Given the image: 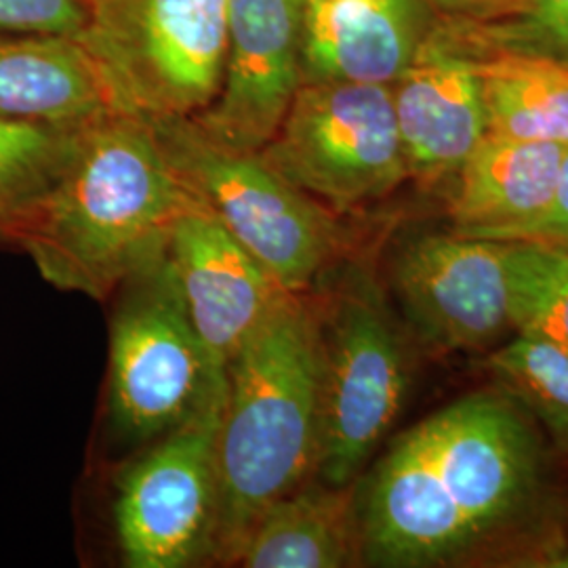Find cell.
Segmentation results:
<instances>
[{
  "mask_svg": "<svg viewBox=\"0 0 568 568\" xmlns=\"http://www.w3.org/2000/svg\"><path fill=\"white\" fill-rule=\"evenodd\" d=\"M501 241H568V148L554 201L541 215L514 227Z\"/></svg>",
  "mask_w": 568,
  "mask_h": 568,
  "instance_id": "obj_24",
  "label": "cell"
},
{
  "mask_svg": "<svg viewBox=\"0 0 568 568\" xmlns=\"http://www.w3.org/2000/svg\"><path fill=\"white\" fill-rule=\"evenodd\" d=\"M79 42L126 114L192 116L220 91L227 0H89Z\"/></svg>",
  "mask_w": 568,
  "mask_h": 568,
  "instance_id": "obj_6",
  "label": "cell"
},
{
  "mask_svg": "<svg viewBox=\"0 0 568 568\" xmlns=\"http://www.w3.org/2000/svg\"><path fill=\"white\" fill-rule=\"evenodd\" d=\"M318 440L316 302L312 291L286 293L227 366L213 560L234 565L265 509L316 478Z\"/></svg>",
  "mask_w": 568,
  "mask_h": 568,
  "instance_id": "obj_3",
  "label": "cell"
},
{
  "mask_svg": "<svg viewBox=\"0 0 568 568\" xmlns=\"http://www.w3.org/2000/svg\"><path fill=\"white\" fill-rule=\"evenodd\" d=\"M389 89L408 180L429 187L455 180L487 135L478 55L438 20Z\"/></svg>",
  "mask_w": 568,
  "mask_h": 568,
  "instance_id": "obj_13",
  "label": "cell"
},
{
  "mask_svg": "<svg viewBox=\"0 0 568 568\" xmlns=\"http://www.w3.org/2000/svg\"><path fill=\"white\" fill-rule=\"evenodd\" d=\"M304 0H227L224 77L194 122L217 142L262 152L304 84Z\"/></svg>",
  "mask_w": 568,
  "mask_h": 568,
  "instance_id": "obj_11",
  "label": "cell"
},
{
  "mask_svg": "<svg viewBox=\"0 0 568 568\" xmlns=\"http://www.w3.org/2000/svg\"><path fill=\"white\" fill-rule=\"evenodd\" d=\"M196 203L150 122L116 112L82 129L60 180L7 243L53 286L103 300L163 262L173 227Z\"/></svg>",
  "mask_w": 568,
  "mask_h": 568,
  "instance_id": "obj_2",
  "label": "cell"
},
{
  "mask_svg": "<svg viewBox=\"0 0 568 568\" xmlns=\"http://www.w3.org/2000/svg\"><path fill=\"white\" fill-rule=\"evenodd\" d=\"M356 485L328 487L314 478L284 495L248 530L236 562L246 568L358 565L363 549Z\"/></svg>",
  "mask_w": 568,
  "mask_h": 568,
  "instance_id": "obj_17",
  "label": "cell"
},
{
  "mask_svg": "<svg viewBox=\"0 0 568 568\" xmlns=\"http://www.w3.org/2000/svg\"><path fill=\"white\" fill-rule=\"evenodd\" d=\"M474 55H525L568 70V0H518L480 20H443Z\"/></svg>",
  "mask_w": 568,
  "mask_h": 568,
  "instance_id": "obj_22",
  "label": "cell"
},
{
  "mask_svg": "<svg viewBox=\"0 0 568 568\" xmlns=\"http://www.w3.org/2000/svg\"><path fill=\"white\" fill-rule=\"evenodd\" d=\"M565 152L560 143L487 133L453 180L450 227L467 236L501 241L514 227L535 220L556 196Z\"/></svg>",
  "mask_w": 568,
  "mask_h": 568,
  "instance_id": "obj_15",
  "label": "cell"
},
{
  "mask_svg": "<svg viewBox=\"0 0 568 568\" xmlns=\"http://www.w3.org/2000/svg\"><path fill=\"white\" fill-rule=\"evenodd\" d=\"M386 286L429 352L483 349L514 326L504 241L453 227L405 232L387 251Z\"/></svg>",
  "mask_w": 568,
  "mask_h": 568,
  "instance_id": "obj_10",
  "label": "cell"
},
{
  "mask_svg": "<svg viewBox=\"0 0 568 568\" xmlns=\"http://www.w3.org/2000/svg\"><path fill=\"white\" fill-rule=\"evenodd\" d=\"M445 20H480L504 11L518 0H427Z\"/></svg>",
  "mask_w": 568,
  "mask_h": 568,
  "instance_id": "obj_25",
  "label": "cell"
},
{
  "mask_svg": "<svg viewBox=\"0 0 568 568\" xmlns=\"http://www.w3.org/2000/svg\"><path fill=\"white\" fill-rule=\"evenodd\" d=\"M224 396L204 403L122 474L114 518L126 567L183 568L211 558Z\"/></svg>",
  "mask_w": 568,
  "mask_h": 568,
  "instance_id": "obj_9",
  "label": "cell"
},
{
  "mask_svg": "<svg viewBox=\"0 0 568 568\" xmlns=\"http://www.w3.org/2000/svg\"><path fill=\"white\" fill-rule=\"evenodd\" d=\"M544 445L506 392L462 396L403 432L356 485L363 562L450 567L535 516Z\"/></svg>",
  "mask_w": 568,
  "mask_h": 568,
  "instance_id": "obj_1",
  "label": "cell"
},
{
  "mask_svg": "<svg viewBox=\"0 0 568 568\" xmlns=\"http://www.w3.org/2000/svg\"><path fill=\"white\" fill-rule=\"evenodd\" d=\"M487 133L568 148V70L525 55L478 58Z\"/></svg>",
  "mask_w": 568,
  "mask_h": 568,
  "instance_id": "obj_18",
  "label": "cell"
},
{
  "mask_svg": "<svg viewBox=\"0 0 568 568\" xmlns=\"http://www.w3.org/2000/svg\"><path fill=\"white\" fill-rule=\"evenodd\" d=\"M427 0H304V82L392 84L436 26Z\"/></svg>",
  "mask_w": 568,
  "mask_h": 568,
  "instance_id": "obj_14",
  "label": "cell"
},
{
  "mask_svg": "<svg viewBox=\"0 0 568 568\" xmlns=\"http://www.w3.org/2000/svg\"><path fill=\"white\" fill-rule=\"evenodd\" d=\"M116 112L102 68L82 42L0 34V119L87 124Z\"/></svg>",
  "mask_w": 568,
  "mask_h": 568,
  "instance_id": "obj_16",
  "label": "cell"
},
{
  "mask_svg": "<svg viewBox=\"0 0 568 568\" xmlns=\"http://www.w3.org/2000/svg\"><path fill=\"white\" fill-rule=\"evenodd\" d=\"M87 124L0 119V241H9L60 180Z\"/></svg>",
  "mask_w": 568,
  "mask_h": 568,
  "instance_id": "obj_19",
  "label": "cell"
},
{
  "mask_svg": "<svg viewBox=\"0 0 568 568\" xmlns=\"http://www.w3.org/2000/svg\"><path fill=\"white\" fill-rule=\"evenodd\" d=\"M554 565H556V567H568V551L560 558V562H554Z\"/></svg>",
  "mask_w": 568,
  "mask_h": 568,
  "instance_id": "obj_26",
  "label": "cell"
},
{
  "mask_svg": "<svg viewBox=\"0 0 568 568\" xmlns=\"http://www.w3.org/2000/svg\"><path fill=\"white\" fill-rule=\"evenodd\" d=\"M89 0H0V34L81 39L89 26Z\"/></svg>",
  "mask_w": 568,
  "mask_h": 568,
  "instance_id": "obj_23",
  "label": "cell"
},
{
  "mask_svg": "<svg viewBox=\"0 0 568 568\" xmlns=\"http://www.w3.org/2000/svg\"><path fill=\"white\" fill-rule=\"evenodd\" d=\"M183 187L288 293L312 291L344 248L337 213L286 182L262 152L217 142L192 116H143Z\"/></svg>",
  "mask_w": 568,
  "mask_h": 568,
  "instance_id": "obj_5",
  "label": "cell"
},
{
  "mask_svg": "<svg viewBox=\"0 0 568 568\" xmlns=\"http://www.w3.org/2000/svg\"><path fill=\"white\" fill-rule=\"evenodd\" d=\"M126 284L112 321L110 408L124 438L145 443L224 396L225 386L211 377L164 260Z\"/></svg>",
  "mask_w": 568,
  "mask_h": 568,
  "instance_id": "obj_8",
  "label": "cell"
},
{
  "mask_svg": "<svg viewBox=\"0 0 568 568\" xmlns=\"http://www.w3.org/2000/svg\"><path fill=\"white\" fill-rule=\"evenodd\" d=\"M321 347L316 480L347 487L396 424L410 379L405 328L371 265L331 267L312 288Z\"/></svg>",
  "mask_w": 568,
  "mask_h": 568,
  "instance_id": "obj_4",
  "label": "cell"
},
{
  "mask_svg": "<svg viewBox=\"0 0 568 568\" xmlns=\"http://www.w3.org/2000/svg\"><path fill=\"white\" fill-rule=\"evenodd\" d=\"M164 265L213 382L225 386L232 358L288 291L199 203L173 227Z\"/></svg>",
  "mask_w": 568,
  "mask_h": 568,
  "instance_id": "obj_12",
  "label": "cell"
},
{
  "mask_svg": "<svg viewBox=\"0 0 568 568\" xmlns=\"http://www.w3.org/2000/svg\"><path fill=\"white\" fill-rule=\"evenodd\" d=\"M493 379L568 453V349L537 333L518 335L487 361Z\"/></svg>",
  "mask_w": 568,
  "mask_h": 568,
  "instance_id": "obj_20",
  "label": "cell"
},
{
  "mask_svg": "<svg viewBox=\"0 0 568 568\" xmlns=\"http://www.w3.org/2000/svg\"><path fill=\"white\" fill-rule=\"evenodd\" d=\"M262 156L337 215L379 203L408 180L389 84L304 82Z\"/></svg>",
  "mask_w": 568,
  "mask_h": 568,
  "instance_id": "obj_7",
  "label": "cell"
},
{
  "mask_svg": "<svg viewBox=\"0 0 568 568\" xmlns=\"http://www.w3.org/2000/svg\"><path fill=\"white\" fill-rule=\"evenodd\" d=\"M511 325L568 349V241H504Z\"/></svg>",
  "mask_w": 568,
  "mask_h": 568,
  "instance_id": "obj_21",
  "label": "cell"
}]
</instances>
